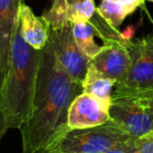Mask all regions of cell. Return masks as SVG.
<instances>
[{"instance_id": "cell-2", "label": "cell", "mask_w": 153, "mask_h": 153, "mask_svg": "<svg viewBox=\"0 0 153 153\" xmlns=\"http://www.w3.org/2000/svg\"><path fill=\"white\" fill-rule=\"evenodd\" d=\"M42 51L34 48L23 39L19 19L7 74L0 80L1 138L9 130L20 129L32 117Z\"/></svg>"}, {"instance_id": "cell-11", "label": "cell", "mask_w": 153, "mask_h": 153, "mask_svg": "<svg viewBox=\"0 0 153 153\" xmlns=\"http://www.w3.org/2000/svg\"><path fill=\"white\" fill-rule=\"evenodd\" d=\"M82 85H83V92L94 96L105 105L110 107L113 87L117 85V82L114 80L108 79L102 74L87 69V74Z\"/></svg>"}, {"instance_id": "cell-7", "label": "cell", "mask_w": 153, "mask_h": 153, "mask_svg": "<svg viewBox=\"0 0 153 153\" xmlns=\"http://www.w3.org/2000/svg\"><path fill=\"white\" fill-rule=\"evenodd\" d=\"M126 42L127 40H112L103 44L98 55L90 59L87 69L120 82L127 74L131 62Z\"/></svg>"}, {"instance_id": "cell-12", "label": "cell", "mask_w": 153, "mask_h": 153, "mask_svg": "<svg viewBox=\"0 0 153 153\" xmlns=\"http://www.w3.org/2000/svg\"><path fill=\"white\" fill-rule=\"evenodd\" d=\"M72 30L74 39L84 55L87 56L89 59L98 55L102 46H99L94 42V37H98V33L91 22H74Z\"/></svg>"}, {"instance_id": "cell-4", "label": "cell", "mask_w": 153, "mask_h": 153, "mask_svg": "<svg viewBox=\"0 0 153 153\" xmlns=\"http://www.w3.org/2000/svg\"><path fill=\"white\" fill-rule=\"evenodd\" d=\"M110 120L133 140L153 131V88L112 92Z\"/></svg>"}, {"instance_id": "cell-3", "label": "cell", "mask_w": 153, "mask_h": 153, "mask_svg": "<svg viewBox=\"0 0 153 153\" xmlns=\"http://www.w3.org/2000/svg\"><path fill=\"white\" fill-rule=\"evenodd\" d=\"M135 140L113 121L88 128L68 129L43 153H103L128 146Z\"/></svg>"}, {"instance_id": "cell-1", "label": "cell", "mask_w": 153, "mask_h": 153, "mask_svg": "<svg viewBox=\"0 0 153 153\" xmlns=\"http://www.w3.org/2000/svg\"><path fill=\"white\" fill-rule=\"evenodd\" d=\"M81 94L82 83L66 72L48 39L42 51L32 117L19 129L22 153H43L69 129L70 105Z\"/></svg>"}, {"instance_id": "cell-16", "label": "cell", "mask_w": 153, "mask_h": 153, "mask_svg": "<svg viewBox=\"0 0 153 153\" xmlns=\"http://www.w3.org/2000/svg\"><path fill=\"white\" fill-rule=\"evenodd\" d=\"M134 146L138 153H153V131L136 138Z\"/></svg>"}, {"instance_id": "cell-5", "label": "cell", "mask_w": 153, "mask_h": 153, "mask_svg": "<svg viewBox=\"0 0 153 153\" xmlns=\"http://www.w3.org/2000/svg\"><path fill=\"white\" fill-rule=\"evenodd\" d=\"M131 62L128 72L115 89L140 90L153 88V34L126 42Z\"/></svg>"}, {"instance_id": "cell-10", "label": "cell", "mask_w": 153, "mask_h": 153, "mask_svg": "<svg viewBox=\"0 0 153 153\" xmlns=\"http://www.w3.org/2000/svg\"><path fill=\"white\" fill-rule=\"evenodd\" d=\"M20 30L23 39L34 48L42 51L49 39L51 26L42 16H37L28 5L20 7Z\"/></svg>"}, {"instance_id": "cell-19", "label": "cell", "mask_w": 153, "mask_h": 153, "mask_svg": "<svg viewBox=\"0 0 153 153\" xmlns=\"http://www.w3.org/2000/svg\"><path fill=\"white\" fill-rule=\"evenodd\" d=\"M79 1H82V0H68V2H69L70 4H72V3H76V2H79Z\"/></svg>"}, {"instance_id": "cell-14", "label": "cell", "mask_w": 153, "mask_h": 153, "mask_svg": "<svg viewBox=\"0 0 153 153\" xmlns=\"http://www.w3.org/2000/svg\"><path fill=\"white\" fill-rule=\"evenodd\" d=\"M98 12L112 27L117 30H119L126 16L129 15L125 7L114 0H101Z\"/></svg>"}, {"instance_id": "cell-18", "label": "cell", "mask_w": 153, "mask_h": 153, "mask_svg": "<svg viewBox=\"0 0 153 153\" xmlns=\"http://www.w3.org/2000/svg\"><path fill=\"white\" fill-rule=\"evenodd\" d=\"M103 153H138L136 150L135 146H134V142L132 144L128 145V146H124V147H120V148H115L112 150L106 151V152Z\"/></svg>"}, {"instance_id": "cell-17", "label": "cell", "mask_w": 153, "mask_h": 153, "mask_svg": "<svg viewBox=\"0 0 153 153\" xmlns=\"http://www.w3.org/2000/svg\"><path fill=\"white\" fill-rule=\"evenodd\" d=\"M117 2L122 3L125 7V9L127 10L128 14H131L137 9L140 5H142L144 3L145 0H114Z\"/></svg>"}, {"instance_id": "cell-6", "label": "cell", "mask_w": 153, "mask_h": 153, "mask_svg": "<svg viewBox=\"0 0 153 153\" xmlns=\"http://www.w3.org/2000/svg\"><path fill=\"white\" fill-rule=\"evenodd\" d=\"M49 41L53 44L58 60L66 72L74 81L83 83L90 59L82 53L76 43L72 24L61 28L51 27Z\"/></svg>"}, {"instance_id": "cell-20", "label": "cell", "mask_w": 153, "mask_h": 153, "mask_svg": "<svg viewBox=\"0 0 153 153\" xmlns=\"http://www.w3.org/2000/svg\"><path fill=\"white\" fill-rule=\"evenodd\" d=\"M148 1H151V2H153V0H148Z\"/></svg>"}, {"instance_id": "cell-8", "label": "cell", "mask_w": 153, "mask_h": 153, "mask_svg": "<svg viewBox=\"0 0 153 153\" xmlns=\"http://www.w3.org/2000/svg\"><path fill=\"white\" fill-rule=\"evenodd\" d=\"M110 121L109 107L88 94H81L71 103L68 112L69 129L88 128Z\"/></svg>"}, {"instance_id": "cell-9", "label": "cell", "mask_w": 153, "mask_h": 153, "mask_svg": "<svg viewBox=\"0 0 153 153\" xmlns=\"http://www.w3.org/2000/svg\"><path fill=\"white\" fill-rule=\"evenodd\" d=\"M22 0H0V80L7 74Z\"/></svg>"}, {"instance_id": "cell-15", "label": "cell", "mask_w": 153, "mask_h": 153, "mask_svg": "<svg viewBox=\"0 0 153 153\" xmlns=\"http://www.w3.org/2000/svg\"><path fill=\"white\" fill-rule=\"evenodd\" d=\"M70 10L72 23L78 21L89 22L96 14L98 7H96L94 0H82L70 4Z\"/></svg>"}, {"instance_id": "cell-13", "label": "cell", "mask_w": 153, "mask_h": 153, "mask_svg": "<svg viewBox=\"0 0 153 153\" xmlns=\"http://www.w3.org/2000/svg\"><path fill=\"white\" fill-rule=\"evenodd\" d=\"M51 28H61L72 24L71 10L68 0H53V5L43 14Z\"/></svg>"}]
</instances>
